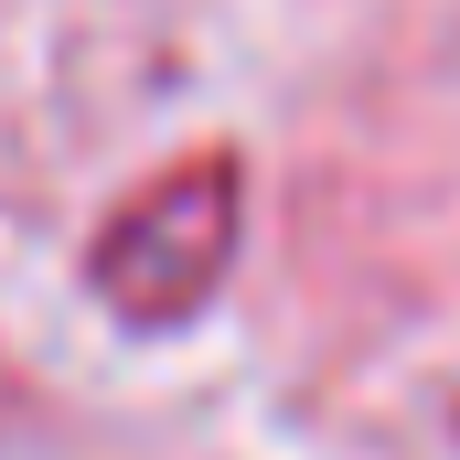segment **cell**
<instances>
[{"label": "cell", "instance_id": "obj_1", "mask_svg": "<svg viewBox=\"0 0 460 460\" xmlns=\"http://www.w3.org/2000/svg\"><path fill=\"white\" fill-rule=\"evenodd\" d=\"M226 257H235V161L193 150L182 172H161L118 204V226L97 235V289L128 322H182L226 279Z\"/></svg>", "mask_w": 460, "mask_h": 460}]
</instances>
